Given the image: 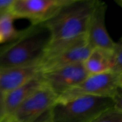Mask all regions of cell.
Wrapping results in <instances>:
<instances>
[{
  "label": "cell",
  "instance_id": "17",
  "mask_svg": "<svg viewBox=\"0 0 122 122\" xmlns=\"http://www.w3.org/2000/svg\"><path fill=\"white\" fill-rule=\"evenodd\" d=\"M14 0H0V14L8 13Z\"/></svg>",
  "mask_w": 122,
  "mask_h": 122
},
{
  "label": "cell",
  "instance_id": "18",
  "mask_svg": "<svg viewBox=\"0 0 122 122\" xmlns=\"http://www.w3.org/2000/svg\"><path fill=\"white\" fill-rule=\"evenodd\" d=\"M6 117L4 110V94L0 91V120Z\"/></svg>",
  "mask_w": 122,
  "mask_h": 122
},
{
  "label": "cell",
  "instance_id": "15",
  "mask_svg": "<svg viewBox=\"0 0 122 122\" xmlns=\"http://www.w3.org/2000/svg\"><path fill=\"white\" fill-rule=\"evenodd\" d=\"M113 53L114 64L112 71L122 75V36L116 42Z\"/></svg>",
  "mask_w": 122,
  "mask_h": 122
},
{
  "label": "cell",
  "instance_id": "4",
  "mask_svg": "<svg viewBox=\"0 0 122 122\" xmlns=\"http://www.w3.org/2000/svg\"><path fill=\"white\" fill-rule=\"evenodd\" d=\"M92 50L86 34L49 43L40 64L41 71L45 72L72 64H83Z\"/></svg>",
  "mask_w": 122,
  "mask_h": 122
},
{
  "label": "cell",
  "instance_id": "11",
  "mask_svg": "<svg viewBox=\"0 0 122 122\" xmlns=\"http://www.w3.org/2000/svg\"><path fill=\"white\" fill-rule=\"evenodd\" d=\"M44 84L42 73L22 86L4 94V110L6 117L14 114L16 109L32 94Z\"/></svg>",
  "mask_w": 122,
  "mask_h": 122
},
{
  "label": "cell",
  "instance_id": "7",
  "mask_svg": "<svg viewBox=\"0 0 122 122\" xmlns=\"http://www.w3.org/2000/svg\"><path fill=\"white\" fill-rule=\"evenodd\" d=\"M71 0H14L9 13L16 19H26L31 24H44Z\"/></svg>",
  "mask_w": 122,
  "mask_h": 122
},
{
  "label": "cell",
  "instance_id": "16",
  "mask_svg": "<svg viewBox=\"0 0 122 122\" xmlns=\"http://www.w3.org/2000/svg\"><path fill=\"white\" fill-rule=\"evenodd\" d=\"M112 99L114 101V107L122 112V86H120L117 89L116 94Z\"/></svg>",
  "mask_w": 122,
  "mask_h": 122
},
{
  "label": "cell",
  "instance_id": "22",
  "mask_svg": "<svg viewBox=\"0 0 122 122\" xmlns=\"http://www.w3.org/2000/svg\"></svg>",
  "mask_w": 122,
  "mask_h": 122
},
{
  "label": "cell",
  "instance_id": "19",
  "mask_svg": "<svg viewBox=\"0 0 122 122\" xmlns=\"http://www.w3.org/2000/svg\"><path fill=\"white\" fill-rule=\"evenodd\" d=\"M0 122H18L13 117H5L1 120H0Z\"/></svg>",
  "mask_w": 122,
  "mask_h": 122
},
{
  "label": "cell",
  "instance_id": "8",
  "mask_svg": "<svg viewBox=\"0 0 122 122\" xmlns=\"http://www.w3.org/2000/svg\"><path fill=\"white\" fill-rule=\"evenodd\" d=\"M89 74L84 63L42 72L45 84L58 97L81 84Z\"/></svg>",
  "mask_w": 122,
  "mask_h": 122
},
{
  "label": "cell",
  "instance_id": "12",
  "mask_svg": "<svg viewBox=\"0 0 122 122\" xmlns=\"http://www.w3.org/2000/svg\"><path fill=\"white\" fill-rule=\"evenodd\" d=\"M114 64L113 50L94 48L84 62V66L89 75L108 72Z\"/></svg>",
  "mask_w": 122,
  "mask_h": 122
},
{
  "label": "cell",
  "instance_id": "13",
  "mask_svg": "<svg viewBox=\"0 0 122 122\" xmlns=\"http://www.w3.org/2000/svg\"><path fill=\"white\" fill-rule=\"evenodd\" d=\"M16 19L9 12L0 16V45L9 44L20 35L21 31H17L14 25Z\"/></svg>",
  "mask_w": 122,
  "mask_h": 122
},
{
  "label": "cell",
  "instance_id": "1",
  "mask_svg": "<svg viewBox=\"0 0 122 122\" xmlns=\"http://www.w3.org/2000/svg\"><path fill=\"white\" fill-rule=\"evenodd\" d=\"M49 42L44 24H31L14 41L0 47V69L40 64Z\"/></svg>",
  "mask_w": 122,
  "mask_h": 122
},
{
  "label": "cell",
  "instance_id": "9",
  "mask_svg": "<svg viewBox=\"0 0 122 122\" xmlns=\"http://www.w3.org/2000/svg\"><path fill=\"white\" fill-rule=\"evenodd\" d=\"M105 2L97 0L92 13L91 14L86 37L89 45L93 49L94 48H103L114 50L115 44L109 35L105 24V16L107 11Z\"/></svg>",
  "mask_w": 122,
  "mask_h": 122
},
{
  "label": "cell",
  "instance_id": "21",
  "mask_svg": "<svg viewBox=\"0 0 122 122\" xmlns=\"http://www.w3.org/2000/svg\"><path fill=\"white\" fill-rule=\"evenodd\" d=\"M2 15H3V14H0V16H2Z\"/></svg>",
  "mask_w": 122,
  "mask_h": 122
},
{
  "label": "cell",
  "instance_id": "2",
  "mask_svg": "<svg viewBox=\"0 0 122 122\" xmlns=\"http://www.w3.org/2000/svg\"><path fill=\"white\" fill-rule=\"evenodd\" d=\"M97 0H71L53 18L44 23L50 33V42L86 34L89 21Z\"/></svg>",
  "mask_w": 122,
  "mask_h": 122
},
{
  "label": "cell",
  "instance_id": "3",
  "mask_svg": "<svg viewBox=\"0 0 122 122\" xmlns=\"http://www.w3.org/2000/svg\"><path fill=\"white\" fill-rule=\"evenodd\" d=\"M114 107L113 99L84 96L68 102H56L51 122H91L104 111Z\"/></svg>",
  "mask_w": 122,
  "mask_h": 122
},
{
  "label": "cell",
  "instance_id": "10",
  "mask_svg": "<svg viewBox=\"0 0 122 122\" xmlns=\"http://www.w3.org/2000/svg\"><path fill=\"white\" fill-rule=\"evenodd\" d=\"M42 73L40 64L0 69V91L4 94Z\"/></svg>",
  "mask_w": 122,
  "mask_h": 122
},
{
  "label": "cell",
  "instance_id": "6",
  "mask_svg": "<svg viewBox=\"0 0 122 122\" xmlns=\"http://www.w3.org/2000/svg\"><path fill=\"white\" fill-rule=\"evenodd\" d=\"M58 97L45 84L32 94L11 116L18 122H51Z\"/></svg>",
  "mask_w": 122,
  "mask_h": 122
},
{
  "label": "cell",
  "instance_id": "20",
  "mask_svg": "<svg viewBox=\"0 0 122 122\" xmlns=\"http://www.w3.org/2000/svg\"><path fill=\"white\" fill-rule=\"evenodd\" d=\"M116 1V3L119 6H120L121 7H122V0H117V1Z\"/></svg>",
  "mask_w": 122,
  "mask_h": 122
},
{
  "label": "cell",
  "instance_id": "5",
  "mask_svg": "<svg viewBox=\"0 0 122 122\" xmlns=\"http://www.w3.org/2000/svg\"><path fill=\"white\" fill-rule=\"evenodd\" d=\"M122 75L114 71L89 75L81 84L69 89L57 102H68L84 96L113 98L117 89L122 86Z\"/></svg>",
  "mask_w": 122,
  "mask_h": 122
},
{
  "label": "cell",
  "instance_id": "14",
  "mask_svg": "<svg viewBox=\"0 0 122 122\" xmlns=\"http://www.w3.org/2000/svg\"><path fill=\"white\" fill-rule=\"evenodd\" d=\"M91 122H122V112L114 107L109 108L99 114Z\"/></svg>",
  "mask_w": 122,
  "mask_h": 122
}]
</instances>
